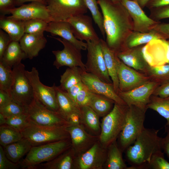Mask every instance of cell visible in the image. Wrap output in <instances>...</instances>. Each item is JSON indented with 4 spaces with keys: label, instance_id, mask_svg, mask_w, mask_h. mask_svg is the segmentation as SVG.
<instances>
[{
    "label": "cell",
    "instance_id": "32",
    "mask_svg": "<svg viewBox=\"0 0 169 169\" xmlns=\"http://www.w3.org/2000/svg\"><path fill=\"white\" fill-rule=\"evenodd\" d=\"M0 28L10 36L12 41H19L24 34L23 21L0 15Z\"/></svg>",
    "mask_w": 169,
    "mask_h": 169
},
{
    "label": "cell",
    "instance_id": "37",
    "mask_svg": "<svg viewBox=\"0 0 169 169\" xmlns=\"http://www.w3.org/2000/svg\"><path fill=\"white\" fill-rule=\"evenodd\" d=\"M88 9L90 11L92 18L98 26L101 34L104 38L105 35L104 30L103 17L98 6L97 0H83Z\"/></svg>",
    "mask_w": 169,
    "mask_h": 169
},
{
    "label": "cell",
    "instance_id": "26",
    "mask_svg": "<svg viewBox=\"0 0 169 169\" xmlns=\"http://www.w3.org/2000/svg\"><path fill=\"white\" fill-rule=\"evenodd\" d=\"M158 39L165 40L159 33L154 29L145 33L133 31L125 40L121 51L142 45L152 40Z\"/></svg>",
    "mask_w": 169,
    "mask_h": 169
},
{
    "label": "cell",
    "instance_id": "56",
    "mask_svg": "<svg viewBox=\"0 0 169 169\" xmlns=\"http://www.w3.org/2000/svg\"><path fill=\"white\" fill-rule=\"evenodd\" d=\"M143 9L146 6L150 0H134Z\"/></svg>",
    "mask_w": 169,
    "mask_h": 169
},
{
    "label": "cell",
    "instance_id": "24",
    "mask_svg": "<svg viewBox=\"0 0 169 169\" xmlns=\"http://www.w3.org/2000/svg\"><path fill=\"white\" fill-rule=\"evenodd\" d=\"M76 157L71 146L54 159L41 163L33 169H74Z\"/></svg>",
    "mask_w": 169,
    "mask_h": 169
},
{
    "label": "cell",
    "instance_id": "8",
    "mask_svg": "<svg viewBox=\"0 0 169 169\" xmlns=\"http://www.w3.org/2000/svg\"><path fill=\"white\" fill-rule=\"evenodd\" d=\"M51 21H66L73 17L84 14L88 8L83 0H44Z\"/></svg>",
    "mask_w": 169,
    "mask_h": 169
},
{
    "label": "cell",
    "instance_id": "42",
    "mask_svg": "<svg viewBox=\"0 0 169 169\" xmlns=\"http://www.w3.org/2000/svg\"><path fill=\"white\" fill-rule=\"evenodd\" d=\"M30 122L27 113L7 118L6 124L11 126L20 131L28 126Z\"/></svg>",
    "mask_w": 169,
    "mask_h": 169
},
{
    "label": "cell",
    "instance_id": "2",
    "mask_svg": "<svg viewBox=\"0 0 169 169\" xmlns=\"http://www.w3.org/2000/svg\"><path fill=\"white\" fill-rule=\"evenodd\" d=\"M159 130L145 128L134 143L125 151V158L130 166L128 169H148L153 156L162 151Z\"/></svg>",
    "mask_w": 169,
    "mask_h": 169
},
{
    "label": "cell",
    "instance_id": "55",
    "mask_svg": "<svg viewBox=\"0 0 169 169\" xmlns=\"http://www.w3.org/2000/svg\"><path fill=\"white\" fill-rule=\"evenodd\" d=\"M16 6H20L26 2H37L45 3L44 0H15Z\"/></svg>",
    "mask_w": 169,
    "mask_h": 169
},
{
    "label": "cell",
    "instance_id": "48",
    "mask_svg": "<svg viewBox=\"0 0 169 169\" xmlns=\"http://www.w3.org/2000/svg\"><path fill=\"white\" fill-rule=\"evenodd\" d=\"M8 34L2 29H0V60L3 57V54L12 41Z\"/></svg>",
    "mask_w": 169,
    "mask_h": 169
},
{
    "label": "cell",
    "instance_id": "58",
    "mask_svg": "<svg viewBox=\"0 0 169 169\" xmlns=\"http://www.w3.org/2000/svg\"><path fill=\"white\" fill-rule=\"evenodd\" d=\"M166 41L169 45V39L166 40Z\"/></svg>",
    "mask_w": 169,
    "mask_h": 169
},
{
    "label": "cell",
    "instance_id": "49",
    "mask_svg": "<svg viewBox=\"0 0 169 169\" xmlns=\"http://www.w3.org/2000/svg\"><path fill=\"white\" fill-rule=\"evenodd\" d=\"M153 95L161 98L169 96V82L163 83L158 86L154 91Z\"/></svg>",
    "mask_w": 169,
    "mask_h": 169
},
{
    "label": "cell",
    "instance_id": "35",
    "mask_svg": "<svg viewBox=\"0 0 169 169\" xmlns=\"http://www.w3.org/2000/svg\"><path fill=\"white\" fill-rule=\"evenodd\" d=\"M147 108L156 111L166 119V125H169V96L162 98L152 95Z\"/></svg>",
    "mask_w": 169,
    "mask_h": 169
},
{
    "label": "cell",
    "instance_id": "6",
    "mask_svg": "<svg viewBox=\"0 0 169 169\" xmlns=\"http://www.w3.org/2000/svg\"><path fill=\"white\" fill-rule=\"evenodd\" d=\"M68 125L47 127L30 122L29 124L20 132L23 138L27 140L32 146H38L70 138L66 129Z\"/></svg>",
    "mask_w": 169,
    "mask_h": 169
},
{
    "label": "cell",
    "instance_id": "27",
    "mask_svg": "<svg viewBox=\"0 0 169 169\" xmlns=\"http://www.w3.org/2000/svg\"><path fill=\"white\" fill-rule=\"evenodd\" d=\"M105 66L109 75L112 82L114 89L117 93L119 91V80L116 67V56L113 50L110 49L105 41L100 39Z\"/></svg>",
    "mask_w": 169,
    "mask_h": 169
},
{
    "label": "cell",
    "instance_id": "17",
    "mask_svg": "<svg viewBox=\"0 0 169 169\" xmlns=\"http://www.w3.org/2000/svg\"><path fill=\"white\" fill-rule=\"evenodd\" d=\"M11 18L22 21L34 19L51 22L49 11L45 4L37 2H31L16 7L10 11Z\"/></svg>",
    "mask_w": 169,
    "mask_h": 169
},
{
    "label": "cell",
    "instance_id": "23",
    "mask_svg": "<svg viewBox=\"0 0 169 169\" xmlns=\"http://www.w3.org/2000/svg\"><path fill=\"white\" fill-rule=\"evenodd\" d=\"M19 42L27 58L32 59L37 57L40 51L45 47L47 40L44 33H24Z\"/></svg>",
    "mask_w": 169,
    "mask_h": 169
},
{
    "label": "cell",
    "instance_id": "47",
    "mask_svg": "<svg viewBox=\"0 0 169 169\" xmlns=\"http://www.w3.org/2000/svg\"><path fill=\"white\" fill-rule=\"evenodd\" d=\"M15 6V0H0V15L10 14V11Z\"/></svg>",
    "mask_w": 169,
    "mask_h": 169
},
{
    "label": "cell",
    "instance_id": "51",
    "mask_svg": "<svg viewBox=\"0 0 169 169\" xmlns=\"http://www.w3.org/2000/svg\"><path fill=\"white\" fill-rule=\"evenodd\" d=\"M159 33L165 40L169 39V23H161L157 24L154 28Z\"/></svg>",
    "mask_w": 169,
    "mask_h": 169
},
{
    "label": "cell",
    "instance_id": "45",
    "mask_svg": "<svg viewBox=\"0 0 169 169\" xmlns=\"http://www.w3.org/2000/svg\"><path fill=\"white\" fill-rule=\"evenodd\" d=\"M92 93V92L84 84L76 97L77 103L80 108L88 105Z\"/></svg>",
    "mask_w": 169,
    "mask_h": 169
},
{
    "label": "cell",
    "instance_id": "34",
    "mask_svg": "<svg viewBox=\"0 0 169 169\" xmlns=\"http://www.w3.org/2000/svg\"><path fill=\"white\" fill-rule=\"evenodd\" d=\"M82 70L78 67L67 68L60 76L59 86L61 88L66 91L73 85L82 81Z\"/></svg>",
    "mask_w": 169,
    "mask_h": 169
},
{
    "label": "cell",
    "instance_id": "4",
    "mask_svg": "<svg viewBox=\"0 0 169 169\" xmlns=\"http://www.w3.org/2000/svg\"><path fill=\"white\" fill-rule=\"evenodd\" d=\"M127 107L115 103L112 110L103 117L99 140L104 148L107 149L117 141L125 123Z\"/></svg>",
    "mask_w": 169,
    "mask_h": 169
},
{
    "label": "cell",
    "instance_id": "20",
    "mask_svg": "<svg viewBox=\"0 0 169 169\" xmlns=\"http://www.w3.org/2000/svg\"><path fill=\"white\" fill-rule=\"evenodd\" d=\"M73 33L78 39L86 42L99 41L100 38L93 27L92 18L90 16L80 14L69 19Z\"/></svg>",
    "mask_w": 169,
    "mask_h": 169
},
{
    "label": "cell",
    "instance_id": "43",
    "mask_svg": "<svg viewBox=\"0 0 169 169\" xmlns=\"http://www.w3.org/2000/svg\"><path fill=\"white\" fill-rule=\"evenodd\" d=\"M148 169H169V162L165 159L162 151L153 156L149 165Z\"/></svg>",
    "mask_w": 169,
    "mask_h": 169
},
{
    "label": "cell",
    "instance_id": "39",
    "mask_svg": "<svg viewBox=\"0 0 169 169\" xmlns=\"http://www.w3.org/2000/svg\"><path fill=\"white\" fill-rule=\"evenodd\" d=\"M12 68L4 65L0 62V90L5 91L10 95L13 80Z\"/></svg>",
    "mask_w": 169,
    "mask_h": 169
},
{
    "label": "cell",
    "instance_id": "19",
    "mask_svg": "<svg viewBox=\"0 0 169 169\" xmlns=\"http://www.w3.org/2000/svg\"><path fill=\"white\" fill-rule=\"evenodd\" d=\"M82 82L92 93L103 95L121 105H126L115 91L113 84L105 82L96 76L82 70Z\"/></svg>",
    "mask_w": 169,
    "mask_h": 169
},
{
    "label": "cell",
    "instance_id": "38",
    "mask_svg": "<svg viewBox=\"0 0 169 169\" xmlns=\"http://www.w3.org/2000/svg\"><path fill=\"white\" fill-rule=\"evenodd\" d=\"M147 71L150 76L161 84L169 82V64L155 66H149Z\"/></svg>",
    "mask_w": 169,
    "mask_h": 169
},
{
    "label": "cell",
    "instance_id": "57",
    "mask_svg": "<svg viewBox=\"0 0 169 169\" xmlns=\"http://www.w3.org/2000/svg\"><path fill=\"white\" fill-rule=\"evenodd\" d=\"M7 118L1 113H0V125L6 124Z\"/></svg>",
    "mask_w": 169,
    "mask_h": 169
},
{
    "label": "cell",
    "instance_id": "14",
    "mask_svg": "<svg viewBox=\"0 0 169 169\" xmlns=\"http://www.w3.org/2000/svg\"><path fill=\"white\" fill-rule=\"evenodd\" d=\"M107 149L104 148L99 140L87 151L77 156L74 169H102L105 163Z\"/></svg>",
    "mask_w": 169,
    "mask_h": 169
},
{
    "label": "cell",
    "instance_id": "46",
    "mask_svg": "<svg viewBox=\"0 0 169 169\" xmlns=\"http://www.w3.org/2000/svg\"><path fill=\"white\" fill-rule=\"evenodd\" d=\"M21 168L19 163H14L7 157L3 147L0 146V169H17Z\"/></svg>",
    "mask_w": 169,
    "mask_h": 169
},
{
    "label": "cell",
    "instance_id": "25",
    "mask_svg": "<svg viewBox=\"0 0 169 169\" xmlns=\"http://www.w3.org/2000/svg\"><path fill=\"white\" fill-rule=\"evenodd\" d=\"M56 99L59 107L58 113L67 121L73 114L81 115L80 108L68 95L66 91L59 86H55Z\"/></svg>",
    "mask_w": 169,
    "mask_h": 169
},
{
    "label": "cell",
    "instance_id": "41",
    "mask_svg": "<svg viewBox=\"0 0 169 169\" xmlns=\"http://www.w3.org/2000/svg\"><path fill=\"white\" fill-rule=\"evenodd\" d=\"M0 113L6 118L27 113V108L12 101L6 106L0 108Z\"/></svg>",
    "mask_w": 169,
    "mask_h": 169
},
{
    "label": "cell",
    "instance_id": "16",
    "mask_svg": "<svg viewBox=\"0 0 169 169\" xmlns=\"http://www.w3.org/2000/svg\"><path fill=\"white\" fill-rule=\"evenodd\" d=\"M77 157L90 149L99 136L88 132L81 124H69L66 127Z\"/></svg>",
    "mask_w": 169,
    "mask_h": 169
},
{
    "label": "cell",
    "instance_id": "54",
    "mask_svg": "<svg viewBox=\"0 0 169 169\" xmlns=\"http://www.w3.org/2000/svg\"><path fill=\"white\" fill-rule=\"evenodd\" d=\"M168 4H169V0H150L146 7L150 9Z\"/></svg>",
    "mask_w": 169,
    "mask_h": 169
},
{
    "label": "cell",
    "instance_id": "22",
    "mask_svg": "<svg viewBox=\"0 0 169 169\" xmlns=\"http://www.w3.org/2000/svg\"><path fill=\"white\" fill-rule=\"evenodd\" d=\"M143 47L141 45L125 49L115 54L127 66L136 70L147 71L150 66L144 56Z\"/></svg>",
    "mask_w": 169,
    "mask_h": 169
},
{
    "label": "cell",
    "instance_id": "53",
    "mask_svg": "<svg viewBox=\"0 0 169 169\" xmlns=\"http://www.w3.org/2000/svg\"><path fill=\"white\" fill-rule=\"evenodd\" d=\"M13 101L10 95L0 90V108L4 106Z\"/></svg>",
    "mask_w": 169,
    "mask_h": 169
},
{
    "label": "cell",
    "instance_id": "10",
    "mask_svg": "<svg viewBox=\"0 0 169 169\" xmlns=\"http://www.w3.org/2000/svg\"><path fill=\"white\" fill-rule=\"evenodd\" d=\"M100 40L86 42L87 53V61L85 64L86 71L96 76L105 82L112 84L105 66Z\"/></svg>",
    "mask_w": 169,
    "mask_h": 169
},
{
    "label": "cell",
    "instance_id": "52",
    "mask_svg": "<svg viewBox=\"0 0 169 169\" xmlns=\"http://www.w3.org/2000/svg\"><path fill=\"white\" fill-rule=\"evenodd\" d=\"M165 131L166 135L161 138L162 148L169 159V125H165Z\"/></svg>",
    "mask_w": 169,
    "mask_h": 169
},
{
    "label": "cell",
    "instance_id": "12",
    "mask_svg": "<svg viewBox=\"0 0 169 169\" xmlns=\"http://www.w3.org/2000/svg\"><path fill=\"white\" fill-rule=\"evenodd\" d=\"M158 84L156 81L150 80L131 90L119 91L117 94L127 106L134 105L146 110L150 97Z\"/></svg>",
    "mask_w": 169,
    "mask_h": 169
},
{
    "label": "cell",
    "instance_id": "40",
    "mask_svg": "<svg viewBox=\"0 0 169 169\" xmlns=\"http://www.w3.org/2000/svg\"><path fill=\"white\" fill-rule=\"evenodd\" d=\"M24 33H44L48 23L39 19L23 21Z\"/></svg>",
    "mask_w": 169,
    "mask_h": 169
},
{
    "label": "cell",
    "instance_id": "36",
    "mask_svg": "<svg viewBox=\"0 0 169 169\" xmlns=\"http://www.w3.org/2000/svg\"><path fill=\"white\" fill-rule=\"evenodd\" d=\"M0 126V144L3 147L23 138L20 131L15 128L7 124Z\"/></svg>",
    "mask_w": 169,
    "mask_h": 169
},
{
    "label": "cell",
    "instance_id": "1",
    "mask_svg": "<svg viewBox=\"0 0 169 169\" xmlns=\"http://www.w3.org/2000/svg\"><path fill=\"white\" fill-rule=\"evenodd\" d=\"M102 13L106 42L115 53L121 51L126 38L133 31V20L120 1L97 0Z\"/></svg>",
    "mask_w": 169,
    "mask_h": 169
},
{
    "label": "cell",
    "instance_id": "29",
    "mask_svg": "<svg viewBox=\"0 0 169 169\" xmlns=\"http://www.w3.org/2000/svg\"><path fill=\"white\" fill-rule=\"evenodd\" d=\"M32 146L26 139L20 140L3 147L7 157L15 163H19L28 153Z\"/></svg>",
    "mask_w": 169,
    "mask_h": 169
},
{
    "label": "cell",
    "instance_id": "21",
    "mask_svg": "<svg viewBox=\"0 0 169 169\" xmlns=\"http://www.w3.org/2000/svg\"><path fill=\"white\" fill-rule=\"evenodd\" d=\"M52 35L59 36L74 45L78 49L87 50V44L76 38L69 23L67 21H51L48 23L45 29Z\"/></svg>",
    "mask_w": 169,
    "mask_h": 169
},
{
    "label": "cell",
    "instance_id": "28",
    "mask_svg": "<svg viewBox=\"0 0 169 169\" xmlns=\"http://www.w3.org/2000/svg\"><path fill=\"white\" fill-rule=\"evenodd\" d=\"M81 124L91 134L99 136L101 132L99 116L89 106L80 108Z\"/></svg>",
    "mask_w": 169,
    "mask_h": 169
},
{
    "label": "cell",
    "instance_id": "13",
    "mask_svg": "<svg viewBox=\"0 0 169 169\" xmlns=\"http://www.w3.org/2000/svg\"><path fill=\"white\" fill-rule=\"evenodd\" d=\"M52 38L61 43L64 46V48L61 50L52 51L55 57L53 65L57 69L63 66L69 68L78 67L86 71L85 64L82 59L81 50L62 38Z\"/></svg>",
    "mask_w": 169,
    "mask_h": 169
},
{
    "label": "cell",
    "instance_id": "50",
    "mask_svg": "<svg viewBox=\"0 0 169 169\" xmlns=\"http://www.w3.org/2000/svg\"><path fill=\"white\" fill-rule=\"evenodd\" d=\"M83 85V83L81 81L73 85L66 91L69 97L76 104L77 95Z\"/></svg>",
    "mask_w": 169,
    "mask_h": 169
},
{
    "label": "cell",
    "instance_id": "3",
    "mask_svg": "<svg viewBox=\"0 0 169 169\" xmlns=\"http://www.w3.org/2000/svg\"><path fill=\"white\" fill-rule=\"evenodd\" d=\"M71 146L70 138L33 146L19 162L21 168L33 169L38 165L54 159Z\"/></svg>",
    "mask_w": 169,
    "mask_h": 169
},
{
    "label": "cell",
    "instance_id": "44",
    "mask_svg": "<svg viewBox=\"0 0 169 169\" xmlns=\"http://www.w3.org/2000/svg\"><path fill=\"white\" fill-rule=\"evenodd\" d=\"M149 17L152 20L157 22L169 18V4L152 8L149 9Z\"/></svg>",
    "mask_w": 169,
    "mask_h": 169
},
{
    "label": "cell",
    "instance_id": "5",
    "mask_svg": "<svg viewBox=\"0 0 169 169\" xmlns=\"http://www.w3.org/2000/svg\"><path fill=\"white\" fill-rule=\"evenodd\" d=\"M146 111L134 105L128 106L125 123L117 140L123 152L134 143L145 128Z\"/></svg>",
    "mask_w": 169,
    "mask_h": 169
},
{
    "label": "cell",
    "instance_id": "59",
    "mask_svg": "<svg viewBox=\"0 0 169 169\" xmlns=\"http://www.w3.org/2000/svg\"><path fill=\"white\" fill-rule=\"evenodd\" d=\"M114 1H120V0H112Z\"/></svg>",
    "mask_w": 169,
    "mask_h": 169
},
{
    "label": "cell",
    "instance_id": "18",
    "mask_svg": "<svg viewBox=\"0 0 169 169\" xmlns=\"http://www.w3.org/2000/svg\"><path fill=\"white\" fill-rule=\"evenodd\" d=\"M127 10L133 21V31L147 33L154 29L160 23L146 15L139 5L134 0H120Z\"/></svg>",
    "mask_w": 169,
    "mask_h": 169
},
{
    "label": "cell",
    "instance_id": "7",
    "mask_svg": "<svg viewBox=\"0 0 169 169\" xmlns=\"http://www.w3.org/2000/svg\"><path fill=\"white\" fill-rule=\"evenodd\" d=\"M25 67L21 63L13 67V80L10 95L13 101L27 108L33 100L34 95Z\"/></svg>",
    "mask_w": 169,
    "mask_h": 169
},
{
    "label": "cell",
    "instance_id": "15",
    "mask_svg": "<svg viewBox=\"0 0 169 169\" xmlns=\"http://www.w3.org/2000/svg\"><path fill=\"white\" fill-rule=\"evenodd\" d=\"M116 67L120 91L125 92L131 90L150 80V77L127 66L117 56Z\"/></svg>",
    "mask_w": 169,
    "mask_h": 169
},
{
    "label": "cell",
    "instance_id": "30",
    "mask_svg": "<svg viewBox=\"0 0 169 169\" xmlns=\"http://www.w3.org/2000/svg\"><path fill=\"white\" fill-rule=\"evenodd\" d=\"M123 151L117 141L112 143L107 148L106 160L103 169H128L122 156Z\"/></svg>",
    "mask_w": 169,
    "mask_h": 169
},
{
    "label": "cell",
    "instance_id": "33",
    "mask_svg": "<svg viewBox=\"0 0 169 169\" xmlns=\"http://www.w3.org/2000/svg\"><path fill=\"white\" fill-rule=\"evenodd\" d=\"M115 102L103 95L92 93L88 105L99 116L104 117L112 109Z\"/></svg>",
    "mask_w": 169,
    "mask_h": 169
},
{
    "label": "cell",
    "instance_id": "9",
    "mask_svg": "<svg viewBox=\"0 0 169 169\" xmlns=\"http://www.w3.org/2000/svg\"><path fill=\"white\" fill-rule=\"evenodd\" d=\"M27 114L30 121L39 126L54 127L69 124L59 113L49 109L35 96L27 108Z\"/></svg>",
    "mask_w": 169,
    "mask_h": 169
},
{
    "label": "cell",
    "instance_id": "31",
    "mask_svg": "<svg viewBox=\"0 0 169 169\" xmlns=\"http://www.w3.org/2000/svg\"><path fill=\"white\" fill-rule=\"evenodd\" d=\"M27 58L22 50L19 42L12 41L5 50L0 62L4 65L11 68Z\"/></svg>",
    "mask_w": 169,
    "mask_h": 169
},
{
    "label": "cell",
    "instance_id": "11",
    "mask_svg": "<svg viewBox=\"0 0 169 169\" xmlns=\"http://www.w3.org/2000/svg\"><path fill=\"white\" fill-rule=\"evenodd\" d=\"M26 74L35 97L49 109L58 113L55 84L51 87L42 84L40 80L38 71L34 67L30 71L26 70Z\"/></svg>",
    "mask_w": 169,
    "mask_h": 169
}]
</instances>
